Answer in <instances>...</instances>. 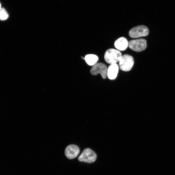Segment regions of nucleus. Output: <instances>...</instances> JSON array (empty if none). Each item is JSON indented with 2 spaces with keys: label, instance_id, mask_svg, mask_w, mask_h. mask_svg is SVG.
<instances>
[{
  "label": "nucleus",
  "instance_id": "f257e3e1",
  "mask_svg": "<svg viewBox=\"0 0 175 175\" xmlns=\"http://www.w3.org/2000/svg\"><path fill=\"white\" fill-rule=\"evenodd\" d=\"M122 56V54L119 50L111 48L106 52L104 58L107 63L112 64L119 61Z\"/></svg>",
  "mask_w": 175,
  "mask_h": 175
},
{
  "label": "nucleus",
  "instance_id": "f03ea898",
  "mask_svg": "<svg viewBox=\"0 0 175 175\" xmlns=\"http://www.w3.org/2000/svg\"><path fill=\"white\" fill-rule=\"evenodd\" d=\"M119 62L120 69L124 71H128L131 70L134 64L133 57L127 54L122 56Z\"/></svg>",
  "mask_w": 175,
  "mask_h": 175
},
{
  "label": "nucleus",
  "instance_id": "7ed1b4c3",
  "mask_svg": "<svg viewBox=\"0 0 175 175\" xmlns=\"http://www.w3.org/2000/svg\"><path fill=\"white\" fill-rule=\"evenodd\" d=\"M97 157L94 151L90 148H87L84 150L78 160L81 162L92 163L95 161Z\"/></svg>",
  "mask_w": 175,
  "mask_h": 175
},
{
  "label": "nucleus",
  "instance_id": "20e7f679",
  "mask_svg": "<svg viewBox=\"0 0 175 175\" xmlns=\"http://www.w3.org/2000/svg\"><path fill=\"white\" fill-rule=\"evenodd\" d=\"M147 47V41L143 38L132 40L128 42V47L131 50L140 52L145 49Z\"/></svg>",
  "mask_w": 175,
  "mask_h": 175
},
{
  "label": "nucleus",
  "instance_id": "39448f33",
  "mask_svg": "<svg viewBox=\"0 0 175 175\" xmlns=\"http://www.w3.org/2000/svg\"><path fill=\"white\" fill-rule=\"evenodd\" d=\"M149 34L147 27L144 25H140L131 29L129 31V36L133 38H136L147 36Z\"/></svg>",
  "mask_w": 175,
  "mask_h": 175
},
{
  "label": "nucleus",
  "instance_id": "423d86ee",
  "mask_svg": "<svg viewBox=\"0 0 175 175\" xmlns=\"http://www.w3.org/2000/svg\"><path fill=\"white\" fill-rule=\"evenodd\" d=\"M108 69L106 65L102 63H97L93 65L91 70V74L96 75L99 73L101 74L104 79H106L107 76Z\"/></svg>",
  "mask_w": 175,
  "mask_h": 175
},
{
  "label": "nucleus",
  "instance_id": "0eeeda50",
  "mask_svg": "<svg viewBox=\"0 0 175 175\" xmlns=\"http://www.w3.org/2000/svg\"><path fill=\"white\" fill-rule=\"evenodd\" d=\"M80 153L79 147L74 144L68 146L65 150V156L68 159L72 160L77 157Z\"/></svg>",
  "mask_w": 175,
  "mask_h": 175
},
{
  "label": "nucleus",
  "instance_id": "6e6552de",
  "mask_svg": "<svg viewBox=\"0 0 175 175\" xmlns=\"http://www.w3.org/2000/svg\"><path fill=\"white\" fill-rule=\"evenodd\" d=\"M119 67L117 64H112L109 66L107 70V76L110 80H114L117 77Z\"/></svg>",
  "mask_w": 175,
  "mask_h": 175
},
{
  "label": "nucleus",
  "instance_id": "1a4fd4ad",
  "mask_svg": "<svg viewBox=\"0 0 175 175\" xmlns=\"http://www.w3.org/2000/svg\"><path fill=\"white\" fill-rule=\"evenodd\" d=\"M114 46L118 50L125 51L128 46V42L125 38L120 37L115 42Z\"/></svg>",
  "mask_w": 175,
  "mask_h": 175
},
{
  "label": "nucleus",
  "instance_id": "9d476101",
  "mask_svg": "<svg viewBox=\"0 0 175 175\" xmlns=\"http://www.w3.org/2000/svg\"><path fill=\"white\" fill-rule=\"evenodd\" d=\"M84 59L88 64L90 65H94L98 62L99 59L94 54H88L85 57Z\"/></svg>",
  "mask_w": 175,
  "mask_h": 175
},
{
  "label": "nucleus",
  "instance_id": "9b49d317",
  "mask_svg": "<svg viewBox=\"0 0 175 175\" xmlns=\"http://www.w3.org/2000/svg\"><path fill=\"white\" fill-rule=\"evenodd\" d=\"M8 14L6 10L4 8H1L0 9V20H4L8 17Z\"/></svg>",
  "mask_w": 175,
  "mask_h": 175
},
{
  "label": "nucleus",
  "instance_id": "f8f14e48",
  "mask_svg": "<svg viewBox=\"0 0 175 175\" xmlns=\"http://www.w3.org/2000/svg\"><path fill=\"white\" fill-rule=\"evenodd\" d=\"M1 4L0 3V9H1Z\"/></svg>",
  "mask_w": 175,
  "mask_h": 175
}]
</instances>
